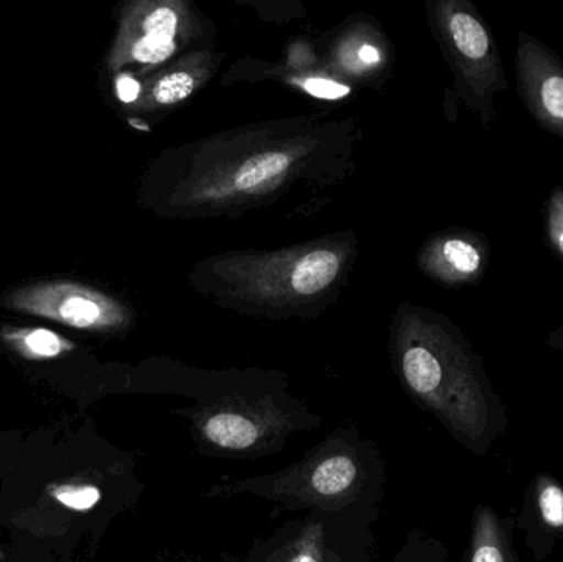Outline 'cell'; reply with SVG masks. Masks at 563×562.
<instances>
[{
    "label": "cell",
    "mask_w": 563,
    "mask_h": 562,
    "mask_svg": "<svg viewBox=\"0 0 563 562\" xmlns=\"http://www.w3.org/2000/svg\"><path fill=\"white\" fill-rule=\"evenodd\" d=\"M545 343H548L549 349L563 353V323L549 335L548 342Z\"/></svg>",
    "instance_id": "cell-22"
},
{
    "label": "cell",
    "mask_w": 563,
    "mask_h": 562,
    "mask_svg": "<svg viewBox=\"0 0 563 562\" xmlns=\"http://www.w3.org/2000/svg\"><path fill=\"white\" fill-rule=\"evenodd\" d=\"M387 465L376 442L356 426L341 425L298 461L269 474L224 478L203 498L253 497L287 511H364L379 515L386 497Z\"/></svg>",
    "instance_id": "cell-2"
},
{
    "label": "cell",
    "mask_w": 563,
    "mask_h": 562,
    "mask_svg": "<svg viewBox=\"0 0 563 562\" xmlns=\"http://www.w3.org/2000/svg\"><path fill=\"white\" fill-rule=\"evenodd\" d=\"M194 91V78L187 73H174L165 76L154 89L155 99L161 104H177Z\"/></svg>",
    "instance_id": "cell-16"
},
{
    "label": "cell",
    "mask_w": 563,
    "mask_h": 562,
    "mask_svg": "<svg viewBox=\"0 0 563 562\" xmlns=\"http://www.w3.org/2000/svg\"><path fill=\"white\" fill-rule=\"evenodd\" d=\"M287 167V161L284 157H269L261 164L254 165L253 168H246L244 174L236 177V185L244 190L256 188L257 185L264 184L269 180L273 175L280 174Z\"/></svg>",
    "instance_id": "cell-17"
},
{
    "label": "cell",
    "mask_w": 563,
    "mask_h": 562,
    "mask_svg": "<svg viewBox=\"0 0 563 562\" xmlns=\"http://www.w3.org/2000/svg\"><path fill=\"white\" fill-rule=\"evenodd\" d=\"M516 76L519 98L536 124L563 139V59L559 53L519 30Z\"/></svg>",
    "instance_id": "cell-7"
},
{
    "label": "cell",
    "mask_w": 563,
    "mask_h": 562,
    "mask_svg": "<svg viewBox=\"0 0 563 562\" xmlns=\"http://www.w3.org/2000/svg\"><path fill=\"white\" fill-rule=\"evenodd\" d=\"M172 562H201V561L198 560L197 557H185V558H178V560H175Z\"/></svg>",
    "instance_id": "cell-24"
},
{
    "label": "cell",
    "mask_w": 563,
    "mask_h": 562,
    "mask_svg": "<svg viewBox=\"0 0 563 562\" xmlns=\"http://www.w3.org/2000/svg\"><path fill=\"white\" fill-rule=\"evenodd\" d=\"M360 58L367 65L379 62V52L373 45L361 46Z\"/></svg>",
    "instance_id": "cell-23"
},
{
    "label": "cell",
    "mask_w": 563,
    "mask_h": 562,
    "mask_svg": "<svg viewBox=\"0 0 563 562\" xmlns=\"http://www.w3.org/2000/svg\"><path fill=\"white\" fill-rule=\"evenodd\" d=\"M435 26L446 58L456 75L460 95L492 129L495 96L509 88L501 49L488 23L473 3L450 0L435 7Z\"/></svg>",
    "instance_id": "cell-5"
},
{
    "label": "cell",
    "mask_w": 563,
    "mask_h": 562,
    "mask_svg": "<svg viewBox=\"0 0 563 562\" xmlns=\"http://www.w3.org/2000/svg\"><path fill=\"white\" fill-rule=\"evenodd\" d=\"M379 515L305 511L254 541L246 557L230 562H377L373 527Z\"/></svg>",
    "instance_id": "cell-4"
},
{
    "label": "cell",
    "mask_w": 563,
    "mask_h": 562,
    "mask_svg": "<svg viewBox=\"0 0 563 562\" xmlns=\"http://www.w3.org/2000/svg\"><path fill=\"white\" fill-rule=\"evenodd\" d=\"M115 95L121 99L125 104H132V102L137 101L139 96H141V85H139L137 79L132 78L129 75L119 76L115 79Z\"/></svg>",
    "instance_id": "cell-20"
},
{
    "label": "cell",
    "mask_w": 563,
    "mask_h": 562,
    "mask_svg": "<svg viewBox=\"0 0 563 562\" xmlns=\"http://www.w3.org/2000/svg\"><path fill=\"white\" fill-rule=\"evenodd\" d=\"M2 306L71 329L92 332L114 329L121 322L118 307L112 300L71 280H42L13 287L2 297Z\"/></svg>",
    "instance_id": "cell-6"
},
{
    "label": "cell",
    "mask_w": 563,
    "mask_h": 562,
    "mask_svg": "<svg viewBox=\"0 0 563 562\" xmlns=\"http://www.w3.org/2000/svg\"><path fill=\"white\" fill-rule=\"evenodd\" d=\"M194 405L174 409L185 419L201 458L257 461L273 458L298 432L317 431L323 416L285 393L282 382L221 379L195 386Z\"/></svg>",
    "instance_id": "cell-3"
},
{
    "label": "cell",
    "mask_w": 563,
    "mask_h": 562,
    "mask_svg": "<svg viewBox=\"0 0 563 562\" xmlns=\"http://www.w3.org/2000/svg\"><path fill=\"white\" fill-rule=\"evenodd\" d=\"M515 533L516 515L501 517L492 505H476L462 562H522Z\"/></svg>",
    "instance_id": "cell-10"
},
{
    "label": "cell",
    "mask_w": 563,
    "mask_h": 562,
    "mask_svg": "<svg viewBox=\"0 0 563 562\" xmlns=\"http://www.w3.org/2000/svg\"><path fill=\"white\" fill-rule=\"evenodd\" d=\"M305 88L310 95L321 99H340L350 92V88L340 85V82L330 81V79L311 78L305 82Z\"/></svg>",
    "instance_id": "cell-19"
},
{
    "label": "cell",
    "mask_w": 563,
    "mask_h": 562,
    "mask_svg": "<svg viewBox=\"0 0 563 562\" xmlns=\"http://www.w3.org/2000/svg\"><path fill=\"white\" fill-rule=\"evenodd\" d=\"M516 528L525 535L526 547L538 562H548L563 541V484L548 472L529 482Z\"/></svg>",
    "instance_id": "cell-8"
},
{
    "label": "cell",
    "mask_w": 563,
    "mask_h": 562,
    "mask_svg": "<svg viewBox=\"0 0 563 562\" xmlns=\"http://www.w3.org/2000/svg\"><path fill=\"white\" fill-rule=\"evenodd\" d=\"M492 261L488 238L475 231L443 234L429 251V267L437 279L452 286H470L485 277Z\"/></svg>",
    "instance_id": "cell-9"
},
{
    "label": "cell",
    "mask_w": 563,
    "mask_h": 562,
    "mask_svg": "<svg viewBox=\"0 0 563 562\" xmlns=\"http://www.w3.org/2000/svg\"><path fill=\"white\" fill-rule=\"evenodd\" d=\"M544 217L545 243L549 250L563 263V187L552 188L542 207Z\"/></svg>",
    "instance_id": "cell-15"
},
{
    "label": "cell",
    "mask_w": 563,
    "mask_h": 562,
    "mask_svg": "<svg viewBox=\"0 0 563 562\" xmlns=\"http://www.w3.org/2000/svg\"><path fill=\"white\" fill-rule=\"evenodd\" d=\"M3 340L20 355L30 360H49L75 349L69 340L46 329H15L3 333Z\"/></svg>",
    "instance_id": "cell-13"
},
{
    "label": "cell",
    "mask_w": 563,
    "mask_h": 562,
    "mask_svg": "<svg viewBox=\"0 0 563 562\" xmlns=\"http://www.w3.org/2000/svg\"><path fill=\"white\" fill-rule=\"evenodd\" d=\"M178 16L170 7L152 10L141 25V36L132 38L129 56L142 65H157L175 52Z\"/></svg>",
    "instance_id": "cell-11"
},
{
    "label": "cell",
    "mask_w": 563,
    "mask_h": 562,
    "mask_svg": "<svg viewBox=\"0 0 563 562\" xmlns=\"http://www.w3.org/2000/svg\"><path fill=\"white\" fill-rule=\"evenodd\" d=\"M49 497L63 507L75 511H91L101 504L104 492L91 482L55 485L49 488Z\"/></svg>",
    "instance_id": "cell-14"
},
{
    "label": "cell",
    "mask_w": 563,
    "mask_h": 562,
    "mask_svg": "<svg viewBox=\"0 0 563 562\" xmlns=\"http://www.w3.org/2000/svg\"><path fill=\"white\" fill-rule=\"evenodd\" d=\"M420 531L422 530H417V528L409 531L393 562H419Z\"/></svg>",
    "instance_id": "cell-21"
},
{
    "label": "cell",
    "mask_w": 563,
    "mask_h": 562,
    "mask_svg": "<svg viewBox=\"0 0 563 562\" xmlns=\"http://www.w3.org/2000/svg\"><path fill=\"white\" fill-rule=\"evenodd\" d=\"M396 368L409 398L470 454H488L508 429V406L485 360L442 316L412 322L397 342Z\"/></svg>",
    "instance_id": "cell-1"
},
{
    "label": "cell",
    "mask_w": 563,
    "mask_h": 562,
    "mask_svg": "<svg viewBox=\"0 0 563 562\" xmlns=\"http://www.w3.org/2000/svg\"><path fill=\"white\" fill-rule=\"evenodd\" d=\"M419 562H450L449 550L442 541L420 531Z\"/></svg>",
    "instance_id": "cell-18"
},
{
    "label": "cell",
    "mask_w": 563,
    "mask_h": 562,
    "mask_svg": "<svg viewBox=\"0 0 563 562\" xmlns=\"http://www.w3.org/2000/svg\"><path fill=\"white\" fill-rule=\"evenodd\" d=\"M338 271H340V260L333 251H313L298 261L291 276V286L303 296L318 294L336 279Z\"/></svg>",
    "instance_id": "cell-12"
}]
</instances>
